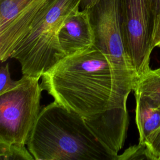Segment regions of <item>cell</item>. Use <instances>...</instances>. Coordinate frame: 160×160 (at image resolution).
I'll return each mask as SVG.
<instances>
[{"label":"cell","instance_id":"cell-1","mask_svg":"<svg viewBox=\"0 0 160 160\" xmlns=\"http://www.w3.org/2000/svg\"><path fill=\"white\" fill-rule=\"evenodd\" d=\"M41 79L42 89L55 102L84 118L127 106L129 94L118 86L107 56L94 45L64 57Z\"/></svg>","mask_w":160,"mask_h":160},{"label":"cell","instance_id":"cell-2","mask_svg":"<svg viewBox=\"0 0 160 160\" xmlns=\"http://www.w3.org/2000/svg\"><path fill=\"white\" fill-rule=\"evenodd\" d=\"M36 160H117L81 115L54 101L41 109L27 144Z\"/></svg>","mask_w":160,"mask_h":160},{"label":"cell","instance_id":"cell-3","mask_svg":"<svg viewBox=\"0 0 160 160\" xmlns=\"http://www.w3.org/2000/svg\"><path fill=\"white\" fill-rule=\"evenodd\" d=\"M80 0H55L34 22L11 58L20 64L22 75L41 78L65 55L58 34L67 17L79 8Z\"/></svg>","mask_w":160,"mask_h":160},{"label":"cell","instance_id":"cell-4","mask_svg":"<svg viewBox=\"0 0 160 160\" xmlns=\"http://www.w3.org/2000/svg\"><path fill=\"white\" fill-rule=\"evenodd\" d=\"M88 11L94 45L108 58L119 88L129 94L138 76L124 44L122 0H98Z\"/></svg>","mask_w":160,"mask_h":160},{"label":"cell","instance_id":"cell-5","mask_svg":"<svg viewBox=\"0 0 160 160\" xmlns=\"http://www.w3.org/2000/svg\"><path fill=\"white\" fill-rule=\"evenodd\" d=\"M40 78L23 75L15 88L0 94V142L27 145L41 111Z\"/></svg>","mask_w":160,"mask_h":160},{"label":"cell","instance_id":"cell-6","mask_svg":"<svg viewBox=\"0 0 160 160\" xmlns=\"http://www.w3.org/2000/svg\"><path fill=\"white\" fill-rule=\"evenodd\" d=\"M153 24L148 0H122V37L138 78L149 70Z\"/></svg>","mask_w":160,"mask_h":160},{"label":"cell","instance_id":"cell-7","mask_svg":"<svg viewBox=\"0 0 160 160\" xmlns=\"http://www.w3.org/2000/svg\"><path fill=\"white\" fill-rule=\"evenodd\" d=\"M55 0H0V60L4 62Z\"/></svg>","mask_w":160,"mask_h":160},{"label":"cell","instance_id":"cell-8","mask_svg":"<svg viewBox=\"0 0 160 160\" xmlns=\"http://www.w3.org/2000/svg\"><path fill=\"white\" fill-rule=\"evenodd\" d=\"M84 119L96 138L112 153L118 155L124 146L129 124L127 106L110 109Z\"/></svg>","mask_w":160,"mask_h":160},{"label":"cell","instance_id":"cell-9","mask_svg":"<svg viewBox=\"0 0 160 160\" xmlns=\"http://www.w3.org/2000/svg\"><path fill=\"white\" fill-rule=\"evenodd\" d=\"M65 56L73 55L94 46V37L88 10L72 11L65 19L58 34Z\"/></svg>","mask_w":160,"mask_h":160},{"label":"cell","instance_id":"cell-10","mask_svg":"<svg viewBox=\"0 0 160 160\" xmlns=\"http://www.w3.org/2000/svg\"><path fill=\"white\" fill-rule=\"evenodd\" d=\"M134 96L139 143L144 144L148 136L160 127V103L144 97Z\"/></svg>","mask_w":160,"mask_h":160},{"label":"cell","instance_id":"cell-11","mask_svg":"<svg viewBox=\"0 0 160 160\" xmlns=\"http://www.w3.org/2000/svg\"><path fill=\"white\" fill-rule=\"evenodd\" d=\"M133 91L134 95L160 103V67L150 68L140 76Z\"/></svg>","mask_w":160,"mask_h":160},{"label":"cell","instance_id":"cell-12","mask_svg":"<svg viewBox=\"0 0 160 160\" xmlns=\"http://www.w3.org/2000/svg\"><path fill=\"white\" fill-rule=\"evenodd\" d=\"M26 145L0 142V160H33L34 158Z\"/></svg>","mask_w":160,"mask_h":160},{"label":"cell","instance_id":"cell-13","mask_svg":"<svg viewBox=\"0 0 160 160\" xmlns=\"http://www.w3.org/2000/svg\"><path fill=\"white\" fill-rule=\"evenodd\" d=\"M144 144L149 159L160 160V127L148 136Z\"/></svg>","mask_w":160,"mask_h":160},{"label":"cell","instance_id":"cell-14","mask_svg":"<svg viewBox=\"0 0 160 160\" xmlns=\"http://www.w3.org/2000/svg\"><path fill=\"white\" fill-rule=\"evenodd\" d=\"M131 159H149L144 144L139 143L138 145L130 146L121 154H118L117 158V160Z\"/></svg>","mask_w":160,"mask_h":160},{"label":"cell","instance_id":"cell-15","mask_svg":"<svg viewBox=\"0 0 160 160\" xmlns=\"http://www.w3.org/2000/svg\"><path fill=\"white\" fill-rule=\"evenodd\" d=\"M19 82V79L14 81L11 77L8 64L1 65L0 68V94L15 88Z\"/></svg>","mask_w":160,"mask_h":160},{"label":"cell","instance_id":"cell-16","mask_svg":"<svg viewBox=\"0 0 160 160\" xmlns=\"http://www.w3.org/2000/svg\"><path fill=\"white\" fill-rule=\"evenodd\" d=\"M148 2L154 28L156 22L160 17V0H148Z\"/></svg>","mask_w":160,"mask_h":160},{"label":"cell","instance_id":"cell-17","mask_svg":"<svg viewBox=\"0 0 160 160\" xmlns=\"http://www.w3.org/2000/svg\"><path fill=\"white\" fill-rule=\"evenodd\" d=\"M160 48V17L156 22L152 32V48Z\"/></svg>","mask_w":160,"mask_h":160},{"label":"cell","instance_id":"cell-18","mask_svg":"<svg viewBox=\"0 0 160 160\" xmlns=\"http://www.w3.org/2000/svg\"><path fill=\"white\" fill-rule=\"evenodd\" d=\"M98 0H80L79 10H88L93 6Z\"/></svg>","mask_w":160,"mask_h":160}]
</instances>
